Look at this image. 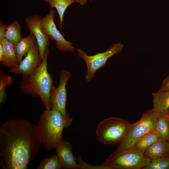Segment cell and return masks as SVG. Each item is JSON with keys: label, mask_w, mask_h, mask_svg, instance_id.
Returning <instances> with one entry per match:
<instances>
[{"label": "cell", "mask_w": 169, "mask_h": 169, "mask_svg": "<svg viewBox=\"0 0 169 169\" xmlns=\"http://www.w3.org/2000/svg\"><path fill=\"white\" fill-rule=\"evenodd\" d=\"M41 145L36 125L24 119L8 120L0 126V165L3 169H27Z\"/></svg>", "instance_id": "cell-1"}, {"label": "cell", "mask_w": 169, "mask_h": 169, "mask_svg": "<svg viewBox=\"0 0 169 169\" xmlns=\"http://www.w3.org/2000/svg\"><path fill=\"white\" fill-rule=\"evenodd\" d=\"M72 120V118L65 117L58 110L46 109L41 113L36 125L41 144L49 151L55 149L63 140V130L68 127Z\"/></svg>", "instance_id": "cell-2"}, {"label": "cell", "mask_w": 169, "mask_h": 169, "mask_svg": "<svg viewBox=\"0 0 169 169\" xmlns=\"http://www.w3.org/2000/svg\"><path fill=\"white\" fill-rule=\"evenodd\" d=\"M49 53L47 47L40 65L31 74L23 77L21 82L22 93L33 97H39L46 109H51L50 93L54 84L53 78L47 69V59Z\"/></svg>", "instance_id": "cell-3"}, {"label": "cell", "mask_w": 169, "mask_h": 169, "mask_svg": "<svg viewBox=\"0 0 169 169\" xmlns=\"http://www.w3.org/2000/svg\"><path fill=\"white\" fill-rule=\"evenodd\" d=\"M157 117L152 109L146 110L138 121L131 124L125 137L119 143L117 148L113 153H119L131 150L140 138L155 130Z\"/></svg>", "instance_id": "cell-4"}, {"label": "cell", "mask_w": 169, "mask_h": 169, "mask_svg": "<svg viewBox=\"0 0 169 169\" xmlns=\"http://www.w3.org/2000/svg\"><path fill=\"white\" fill-rule=\"evenodd\" d=\"M131 125L127 120L121 118L111 117L105 119L96 127L97 139L105 145L119 144L125 137Z\"/></svg>", "instance_id": "cell-5"}, {"label": "cell", "mask_w": 169, "mask_h": 169, "mask_svg": "<svg viewBox=\"0 0 169 169\" xmlns=\"http://www.w3.org/2000/svg\"><path fill=\"white\" fill-rule=\"evenodd\" d=\"M151 160L144 153L131 150L119 153H112L103 163L112 169H142Z\"/></svg>", "instance_id": "cell-6"}, {"label": "cell", "mask_w": 169, "mask_h": 169, "mask_svg": "<svg viewBox=\"0 0 169 169\" xmlns=\"http://www.w3.org/2000/svg\"><path fill=\"white\" fill-rule=\"evenodd\" d=\"M123 46L121 42H119L112 45L106 51L93 56L88 55L81 49H76L79 56L84 60L87 65L86 79L90 81L94 77L96 71L104 66L108 59L121 52Z\"/></svg>", "instance_id": "cell-7"}, {"label": "cell", "mask_w": 169, "mask_h": 169, "mask_svg": "<svg viewBox=\"0 0 169 169\" xmlns=\"http://www.w3.org/2000/svg\"><path fill=\"white\" fill-rule=\"evenodd\" d=\"M55 9H50L49 13L41 18V23L43 32L50 39L55 41V46L59 50L63 52H74L76 49L72 46L73 43L66 40L57 28L54 21Z\"/></svg>", "instance_id": "cell-8"}, {"label": "cell", "mask_w": 169, "mask_h": 169, "mask_svg": "<svg viewBox=\"0 0 169 169\" xmlns=\"http://www.w3.org/2000/svg\"><path fill=\"white\" fill-rule=\"evenodd\" d=\"M71 77L69 72L62 70L60 74L59 84L56 87L54 84L53 85L49 96L51 109L59 111L66 118L69 117V113H67L65 109L67 101L66 85Z\"/></svg>", "instance_id": "cell-9"}, {"label": "cell", "mask_w": 169, "mask_h": 169, "mask_svg": "<svg viewBox=\"0 0 169 169\" xmlns=\"http://www.w3.org/2000/svg\"><path fill=\"white\" fill-rule=\"evenodd\" d=\"M41 62L36 42L28 51L24 59L17 66L10 68L9 71L24 77L32 73L39 66Z\"/></svg>", "instance_id": "cell-10"}, {"label": "cell", "mask_w": 169, "mask_h": 169, "mask_svg": "<svg viewBox=\"0 0 169 169\" xmlns=\"http://www.w3.org/2000/svg\"><path fill=\"white\" fill-rule=\"evenodd\" d=\"M41 18L39 15H34L27 17L25 20L29 33L35 37L38 45L39 56L42 60L47 48L49 45V37L43 31L41 25Z\"/></svg>", "instance_id": "cell-11"}, {"label": "cell", "mask_w": 169, "mask_h": 169, "mask_svg": "<svg viewBox=\"0 0 169 169\" xmlns=\"http://www.w3.org/2000/svg\"><path fill=\"white\" fill-rule=\"evenodd\" d=\"M55 149L62 168L79 169V164L76 161V158L73 154L71 144L63 140Z\"/></svg>", "instance_id": "cell-12"}, {"label": "cell", "mask_w": 169, "mask_h": 169, "mask_svg": "<svg viewBox=\"0 0 169 169\" xmlns=\"http://www.w3.org/2000/svg\"><path fill=\"white\" fill-rule=\"evenodd\" d=\"M152 110L157 116L166 115L169 108V90H159L152 93Z\"/></svg>", "instance_id": "cell-13"}, {"label": "cell", "mask_w": 169, "mask_h": 169, "mask_svg": "<svg viewBox=\"0 0 169 169\" xmlns=\"http://www.w3.org/2000/svg\"><path fill=\"white\" fill-rule=\"evenodd\" d=\"M144 154L151 159L169 155V141L160 138L148 148Z\"/></svg>", "instance_id": "cell-14"}, {"label": "cell", "mask_w": 169, "mask_h": 169, "mask_svg": "<svg viewBox=\"0 0 169 169\" xmlns=\"http://www.w3.org/2000/svg\"><path fill=\"white\" fill-rule=\"evenodd\" d=\"M160 138L155 130H152L137 141L130 150L144 153L148 148Z\"/></svg>", "instance_id": "cell-15"}, {"label": "cell", "mask_w": 169, "mask_h": 169, "mask_svg": "<svg viewBox=\"0 0 169 169\" xmlns=\"http://www.w3.org/2000/svg\"><path fill=\"white\" fill-rule=\"evenodd\" d=\"M37 42L33 35L29 33L27 37H22L18 43L14 46L18 64L22 60L29 49Z\"/></svg>", "instance_id": "cell-16"}, {"label": "cell", "mask_w": 169, "mask_h": 169, "mask_svg": "<svg viewBox=\"0 0 169 169\" xmlns=\"http://www.w3.org/2000/svg\"><path fill=\"white\" fill-rule=\"evenodd\" d=\"M3 48L5 57L0 63L2 65L12 68L17 66L18 63L14 46L5 39L0 40Z\"/></svg>", "instance_id": "cell-17"}, {"label": "cell", "mask_w": 169, "mask_h": 169, "mask_svg": "<svg viewBox=\"0 0 169 169\" xmlns=\"http://www.w3.org/2000/svg\"><path fill=\"white\" fill-rule=\"evenodd\" d=\"M21 27L17 21L7 25L6 28L5 39L14 46L17 44L22 37Z\"/></svg>", "instance_id": "cell-18"}, {"label": "cell", "mask_w": 169, "mask_h": 169, "mask_svg": "<svg viewBox=\"0 0 169 169\" xmlns=\"http://www.w3.org/2000/svg\"><path fill=\"white\" fill-rule=\"evenodd\" d=\"M49 3L50 9L55 8L59 15L60 22V29L63 28V17L67 7L74 2L72 0H42Z\"/></svg>", "instance_id": "cell-19"}, {"label": "cell", "mask_w": 169, "mask_h": 169, "mask_svg": "<svg viewBox=\"0 0 169 169\" xmlns=\"http://www.w3.org/2000/svg\"><path fill=\"white\" fill-rule=\"evenodd\" d=\"M155 130L161 138L169 141V118L166 115L157 116Z\"/></svg>", "instance_id": "cell-20"}, {"label": "cell", "mask_w": 169, "mask_h": 169, "mask_svg": "<svg viewBox=\"0 0 169 169\" xmlns=\"http://www.w3.org/2000/svg\"><path fill=\"white\" fill-rule=\"evenodd\" d=\"M169 169V155L151 159L142 169Z\"/></svg>", "instance_id": "cell-21"}, {"label": "cell", "mask_w": 169, "mask_h": 169, "mask_svg": "<svg viewBox=\"0 0 169 169\" xmlns=\"http://www.w3.org/2000/svg\"><path fill=\"white\" fill-rule=\"evenodd\" d=\"M37 169H60L61 165L57 155H53L50 157L44 159Z\"/></svg>", "instance_id": "cell-22"}, {"label": "cell", "mask_w": 169, "mask_h": 169, "mask_svg": "<svg viewBox=\"0 0 169 169\" xmlns=\"http://www.w3.org/2000/svg\"><path fill=\"white\" fill-rule=\"evenodd\" d=\"M76 160L81 169H112L110 167L104 163L101 165H93L85 162L82 159L81 156L79 155Z\"/></svg>", "instance_id": "cell-23"}, {"label": "cell", "mask_w": 169, "mask_h": 169, "mask_svg": "<svg viewBox=\"0 0 169 169\" xmlns=\"http://www.w3.org/2000/svg\"><path fill=\"white\" fill-rule=\"evenodd\" d=\"M12 79L10 76L6 75L2 70L0 71V90L6 88L8 85L12 84Z\"/></svg>", "instance_id": "cell-24"}, {"label": "cell", "mask_w": 169, "mask_h": 169, "mask_svg": "<svg viewBox=\"0 0 169 169\" xmlns=\"http://www.w3.org/2000/svg\"><path fill=\"white\" fill-rule=\"evenodd\" d=\"M159 90L161 91L169 90V75L163 81Z\"/></svg>", "instance_id": "cell-25"}, {"label": "cell", "mask_w": 169, "mask_h": 169, "mask_svg": "<svg viewBox=\"0 0 169 169\" xmlns=\"http://www.w3.org/2000/svg\"><path fill=\"white\" fill-rule=\"evenodd\" d=\"M7 25L2 22L0 23V40L5 39L6 28Z\"/></svg>", "instance_id": "cell-26"}, {"label": "cell", "mask_w": 169, "mask_h": 169, "mask_svg": "<svg viewBox=\"0 0 169 169\" xmlns=\"http://www.w3.org/2000/svg\"><path fill=\"white\" fill-rule=\"evenodd\" d=\"M7 98V95L5 88L0 90V105L4 103Z\"/></svg>", "instance_id": "cell-27"}, {"label": "cell", "mask_w": 169, "mask_h": 169, "mask_svg": "<svg viewBox=\"0 0 169 169\" xmlns=\"http://www.w3.org/2000/svg\"><path fill=\"white\" fill-rule=\"evenodd\" d=\"M5 54L4 49L2 44L0 43V62H2L4 60Z\"/></svg>", "instance_id": "cell-28"}, {"label": "cell", "mask_w": 169, "mask_h": 169, "mask_svg": "<svg viewBox=\"0 0 169 169\" xmlns=\"http://www.w3.org/2000/svg\"><path fill=\"white\" fill-rule=\"evenodd\" d=\"M74 2H77V3L79 4L80 5H83L85 4L86 2V0H72Z\"/></svg>", "instance_id": "cell-29"}, {"label": "cell", "mask_w": 169, "mask_h": 169, "mask_svg": "<svg viewBox=\"0 0 169 169\" xmlns=\"http://www.w3.org/2000/svg\"><path fill=\"white\" fill-rule=\"evenodd\" d=\"M166 115H167V116H168V117L169 118V109H168L167 113V114Z\"/></svg>", "instance_id": "cell-30"}, {"label": "cell", "mask_w": 169, "mask_h": 169, "mask_svg": "<svg viewBox=\"0 0 169 169\" xmlns=\"http://www.w3.org/2000/svg\"></svg>", "instance_id": "cell-31"}]
</instances>
